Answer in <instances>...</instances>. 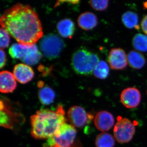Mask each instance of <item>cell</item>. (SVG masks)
I'll return each instance as SVG.
<instances>
[{"instance_id":"6da1fadb","label":"cell","mask_w":147,"mask_h":147,"mask_svg":"<svg viewBox=\"0 0 147 147\" xmlns=\"http://www.w3.org/2000/svg\"><path fill=\"white\" fill-rule=\"evenodd\" d=\"M0 23L2 28L22 45H34L43 35L37 14L28 5L18 3L6 9Z\"/></svg>"},{"instance_id":"7a4b0ae2","label":"cell","mask_w":147,"mask_h":147,"mask_svg":"<svg viewBox=\"0 0 147 147\" xmlns=\"http://www.w3.org/2000/svg\"><path fill=\"white\" fill-rule=\"evenodd\" d=\"M67 121L62 105H58L56 111L49 109L37 111L30 117L32 137L37 139H50Z\"/></svg>"},{"instance_id":"3957f363","label":"cell","mask_w":147,"mask_h":147,"mask_svg":"<svg viewBox=\"0 0 147 147\" xmlns=\"http://www.w3.org/2000/svg\"><path fill=\"white\" fill-rule=\"evenodd\" d=\"M99 61V58L96 54L82 47L72 55L71 65L74 71L78 74L90 75L93 72Z\"/></svg>"},{"instance_id":"277c9868","label":"cell","mask_w":147,"mask_h":147,"mask_svg":"<svg viewBox=\"0 0 147 147\" xmlns=\"http://www.w3.org/2000/svg\"><path fill=\"white\" fill-rule=\"evenodd\" d=\"M39 45L43 55L50 60L58 58L65 47L62 39L54 34L43 36L40 41Z\"/></svg>"},{"instance_id":"5b68a950","label":"cell","mask_w":147,"mask_h":147,"mask_svg":"<svg viewBox=\"0 0 147 147\" xmlns=\"http://www.w3.org/2000/svg\"><path fill=\"white\" fill-rule=\"evenodd\" d=\"M77 134L76 129L65 123L56 134L47 139V147H71Z\"/></svg>"},{"instance_id":"8992f818","label":"cell","mask_w":147,"mask_h":147,"mask_svg":"<svg viewBox=\"0 0 147 147\" xmlns=\"http://www.w3.org/2000/svg\"><path fill=\"white\" fill-rule=\"evenodd\" d=\"M135 131V126L131 121L128 119L123 118L116 123L113 133L115 138L119 143L124 144L131 141Z\"/></svg>"},{"instance_id":"52a82bcc","label":"cell","mask_w":147,"mask_h":147,"mask_svg":"<svg viewBox=\"0 0 147 147\" xmlns=\"http://www.w3.org/2000/svg\"><path fill=\"white\" fill-rule=\"evenodd\" d=\"M69 124L75 128L84 127L93 118V116L87 113L84 108L74 105L69 108L67 114Z\"/></svg>"},{"instance_id":"ba28073f","label":"cell","mask_w":147,"mask_h":147,"mask_svg":"<svg viewBox=\"0 0 147 147\" xmlns=\"http://www.w3.org/2000/svg\"><path fill=\"white\" fill-rule=\"evenodd\" d=\"M108 62L110 67L115 70H122L127 66V56L121 48L111 49L108 57Z\"/></svg>"},{"instance_id":"9c48e42d","label":"cell","mask_w":147,"mask_h":147,"mask_svg":"<svg viewBox=\"0 0 147 147\" xmlns=\"http://www.w3.org/2000/svg\"><path fill=\"white\" fill-rule=\"evenodd\" d=\"M121 101L123 105L129 109L137 108L140 104L141 94L139 90L134 87L125 89L122 92Z\"/></svg>"},{"instance_id":"30bf717a","label":"cell","mask_w":147,"mask_h":147,"mask_svg":"<svg viewBox=\"0 0 147 147\" xmlns=\"http://www.w3.org/2000/svg\"><path fill=\"white\" fill-rule=\"evenodd\" d=\"M114 117L111 113L107 111H100L95 117V126L98 130L102 132L110 130L114 126Z\"/></svg>"},{"instance_id":"8fae6325","label":"cell","mask_w":147,"mask_h":147,"mask_svg":"<svg viewBox=\"0 0 147 147\" xmlns=\"http://www.w3.org/2000/svg\"><path fill=\"white\" fill-rule=\"evenodd\" d=\"M13 74L18 82L22 84H26L33 78L34 72L30 66L26 64L19 63L14 66Z\"/></svg>"},{"instance_id":"7c38bea8","label":"cell","mask_w":147,"mask_h":147,"mask_svg":"<svg viewBox=\"0 0 147 147\" xmlns=\"http://www.w3.org/2000/svg\"><path fill=\"white\" fill-rule=\"evenodd\" d=\"M17 84L13 74L8 71L0 73V90L3 93L12 92L16 89Z\"/></svg>"},{"instance_id":"4fadbf2b","label":"cell","mask_w":147,"mask_h":147,"mask_svg":"<svg viewBox=\"0 0 147 147\" xmlns=\"http://www.w3.org/2000/svg\"><path fill=\"white\" fill-rule=\"evenodd\" d=\"M79 27L84 30H90L97 26L98 18L94 13L91 12L82 13L77 20Z\"/></svg>"},{"instance_id":"5bb4252c","label":"cell","mask_w":147,"mask_h":147,"mask_svg":"<svg viewBox=\"0 0 147 147\" xmlns=\"http://www.w3.org/2000/svg\"><path fill=\"white\" fill-rule=\"evenodd\" d=\"M42 58V55L35 44L29 45L25 56L21 60L27 65H34L38 63Z\"/></svg>"},{"instance_id":"9a60e30c","label":"cell","mask_w":147,"mask_h":147,"mask_svg":"<svg viewBox=\"0 0 147 147\" xmlns=\"http://www.w3.org/2000/svg\"><path fill=\"white\" fill-rule=\"evenodd\" d=\"M57 29L62 36L71 38L75 31V26L71 20L65 18L59 21L57 25Z\"/></svg>"},{"instance_id":"2e32d148","label":"cell","mask_w":147,"mask_h":147,"mask_svg":"<svg viewBox=\"0 0 147 147\" xmlns=\"http://www.w3.org/2000/svg\"><path fill=\"white\" fill-rule=\"evenodd\" d=\"M127 61L131 68L139 69L143 68L146 61L144 55L137 51L132 50L127 55Z\"/></svg>"},{"instance_id":"e0dca14e","label":"cell","mask_w":147,"mask_h":147,"mask_svg":"<svg viewBox=\"0 0 147 147\" xmlns=\"http://www.w3.org/2000/svg\"><path fill=\"white\" fill-rule=\"evenodd\" d=\"M38 96L40 102L44 105H50L55 98V92L50 87L46 86L40 88L38 92Z\"/></svg>"},{"instance_id":"ac0fdd59","label":"cell","mask_w":147,"mask_h":147,"mask_svg":"<svg viewBox=\"0 0 147 147\" xmlns=\"http://www.w3.org/2000/svg\"><path fill=\"white\" fill-rule=\"evenodd\" d=\"M121 19L126 28L129 29H139V18L135 12L130 11L125 12L122 16Z\"/></svg>"},{"instance_id":"d6986e66","label":"cell","mask_w":147,"mask_h":147,"mask_svg":"<svg viewBox=\"0 0 147 147\" xmlns=\"http://www.w3.org/2000/svg\"><path fill=\"white\" fill-rule=\"evenodd\" d=\"M115 139L111 134L102 132L98 134L95 140L96 147H114L115 146Z\"/></svg>"},{"instance_id":"ffe728a7","label":"cell","mask_w":147,"mask_h":147,"mask_svg":"<svg viewBox=\"0 0 147 147\" xmlns=\"http://www.w3.org/2000/svg\"><path fill=\"white\" fill-rule=\"evenodd\" d=\"M28 46L18 43H14L11 46L9 50V53L13 59L21 60L26 55Z\"/></svg>"},{"instance_id":"44dd1931","label":"cell","mask_w":147,"mask_h":147,"mask_svg":"<svg viewBox=\"0 0 147 147\" xmlns=\"http://www.w3.org/2000/svg\"><path fill=\"white\" fill-rule=\"evenodd\" d=\"M110 69L108 63L104 61H99L94 69L95 76L98 79H104L108 77Z\"/></svg>"},{"instance_id":"7402d4cb","label":"cell","mask_w":147,"mask_h":147,"mask_svg":"<svg viewBox=\"0 0 147 147\" xmlns=\"http://www.w3.org/2000/svg\"><path fill=\"white\" fill-rule=\"evenodd\" d=\"M133 47L138 51L147 52V36L142 34L135 35L132 40Z\"/></svg>"},{"instance_id":"603a6c76","label":"cell","mask_w":147,"mask_h":147,"mask_svg":"<svg viewBox=\"0 0 147 147\" xmlns=\"http://www.w3.org/2000/svg\"><path fill=\"white\" fill-rule=\"evenodd\" d=\"M108 1H90L89 3L91 6L95 10L102 11L105 10L108 8L109 5Z\"/></svg>"},{"instance_id":"cb8c5ba5","label":"cell","mask_w":147,"mask_h":147,"mask_svg":"<svg viewBox=\"0 0 147 147\" xmlns=\"http://www.w3.org/2000/svg\"><path fill=\"white\" fill-rule=\"evenodd\" d=\"M0 34H1V36H0L1 49H4L8 47L9 45V42H10V37L8 32L2 28L0 29Z\"/></svg>"},{"instance_id":"d4e9b609","label":"cell","mask_w":147,"mask_h":147,"mask_svg":"<svg viewBox=\"0 0 147 147\" xmlns=\"http://www.w3.org/2000/svg\"><path fill=\"white\" fill-rule=\"evenodd\" d=\"M0 55H1V64H0V68L2 69L5 66L6 63V57L5 53L3 49H1L0 51Z\"/></svg>"},{"instance_id":"484cf974","label":"cell","mask_w":147,"mask_h":147,"mask_svg":"<svg viewBox=\"0 0 147 147\" xmlns=\"http://www.w3.org/2000/svg\"><path fill=\"white\" fill-rule=\"evenodd\" d=\"M141 28L143 31L147 35V15L142 20Z\"/></svg>"},{"instance_id":"4316f807","label":"cell","mask_w":147,"mask_h":147,"mask_svg":"<svg viewBox=\"0 0 147 147\" xmlns=\"http://www.w3.org/2000/svg\"></svg>"}]
</instances>
